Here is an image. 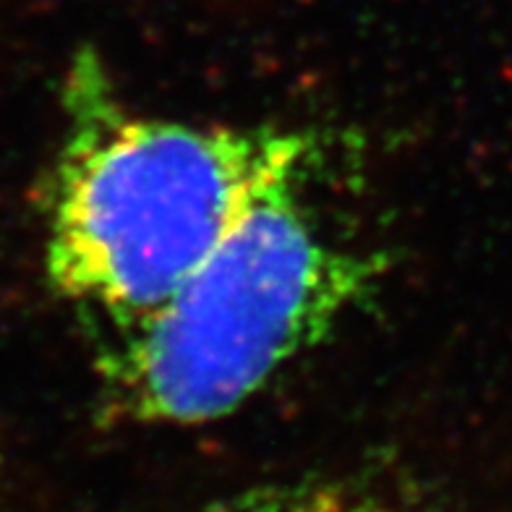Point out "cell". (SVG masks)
<instances>
[{"instance_id": "6da1fadb", "label": "cell", "mask_w": 512, "mask_h": 512, "mask_svg": "<svg viewBox=\"0 0 512 512\" xmlns=\"http://www.w3.org/2000/svg\"><path fill=\"white\" fill-rule=\"evenodd\" d=\"M314 142L275 126H207L136 110L87 53L63 84L45 204V272L97 332L144 317L251 209L309 181Z\"/></svg>"}, {"instance_id": "7a4b0ae2", "label": "cell", "mask_w": 512, "mask_h": 512, "mask_svg": "<svg viewBox=\"0 0 512 512\" xmlns=\"http://www.w3.org/2000/svg\"><path fill=\"white\" fill-rule=\"evenodd\" d=\"M306 186L267 196L173 296L100 332L97 374L115 416L144 426L233 416L374 293L379 256L335 236Z\"/></svg>"}]
</instances>
